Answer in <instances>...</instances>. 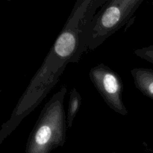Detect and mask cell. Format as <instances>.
I'll return each instance as SVG.
<instances>
[{"label":"cell","mask_w":153,"mask_h":153,"mask_svg":"<svg viewBox=\"0 0 153 153\" xmlns=\"http://www.w3.org/2000/svg\"><path fill=\"white\" fill-rule=\"evenodd\" d=\"M131 74L136 88L153 100V69L134 68Z\"/></svg>","instance_id":"cell-4"},{"label":"cell","mask_w":153,"mask_h":153,"mask_svg":"<svg viewBox=\"0 0 153 153\" xmlns=\"http://www.w3.org/2000/svg\"><path fill=\"white\" fill-rule=\"evenodd\" d=\"M89 77L108 106L116 113L127 116L128 110L123 101V84L118 73L102 63L90 70Z\"/></svg>","instance_id":"cell-3"},{"label":"cell","mask_w":153,"mask_h":153,"mask_svg":"<svg viewBox=\"0 0 153 153\" xmlns=\"http://www.w3.org/2000/svg\"><path fill=\"white\" fill-rule=\"evenodd\" d=\"M81 104H82V97L76 88H73L70 91L67 111V122L68 128H70L73 126V121L79 111Z\"/></svg>","instance_id":"cell-5"},{"label":"cell","mask_w":153,"mask_h":153,"mask_svg":"<svg viewBox=\"0 0 153 153\" xmlns=\"http://www.w3.org/2000/svg\"><path fill=\"white\" fill-rule=\"evenodd\" d=\"M134 54L141 59L153 64V45L135 49Z\"/></svg>","instance_id":"cell-6"},{"label":"cell","mask_w":153,"mask_h":153,"mask_svg":"<svg viewBox=\"0 0 153 153\" xmlns=\"http://www.w3.org/2000/svg\"><path fill=\"white\" fill-rule=\"evenodd\" d=\"M110 153H119V152H110Z\"/></svg>","instance_id":"cell-7"},{"label":"cell","mask_w":153,"mask_h":153,"mask_svg":"<svg viewBox=\"0 0 153 153\" xmlns=\"http://www.w3.org/2000/svg\"><path fill=\"white\" fill-rule=\"evenodd\" d=\"M90 21L85 12H76L68 19L41 66L18 100L10 118L1 125L0 144L40 105L57 85L68 64L80 61L85 53L82 36Z\"/></svg>","instance_id":"cell-1"},{"label":"cell","mask_w":153,"mask_h":153,"mask_svg":"<svg viewBox=\"0 0 153 153\" xmlns=\"http://www.w3.org/2000/svg\"><path fill=\"white\" fill-rule=\"evenodd\" d=\"M67 91L63 85L44 105L28 136L25 153H51L66 143L69 129L64 110Z\"/></svg>","instance_id":"cell-2"}]
</instances>
